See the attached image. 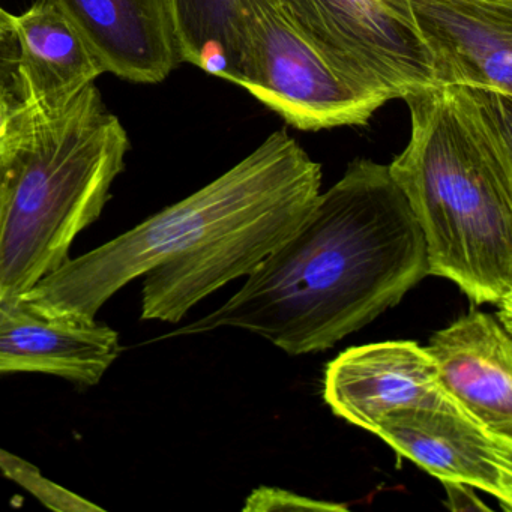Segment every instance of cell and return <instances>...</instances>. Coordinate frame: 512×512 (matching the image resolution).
Listing matches in <instances>:
<instances>
[{"label":"cell","instance_id":"1","mask_svg":"<svg viewBox=\"0 0 512 512\" xmlns=\"http://www.w3.org/2000/svg\"><path fill=\"white\" fill-rule=\"evenodd\" d=\"M425 277V242L406 197L388 166L361 158L229 301L179 334L236 328L287 355L323 352Z\"/></svg>","mask_w":512,"mask_h":512},{"label":"cell","instance_id":"2","mask_svg":"<svg viewBox=\"0 0 512 512\" xmlns=\"http://www.w3.org/2000/svg\"><path fill=\"white\" fill-rule=\"evenodd\" d=\"M403 100L410 139L388 167L421 229L428 275L497 305L512 295V95L436 85Z\"/></svg>","mask_w":512,"mask_h":512},{"label":"cell","instance_id":"3","mask_svg":"<svg viewBox=\"0 0 512 512\" xmlns=\"http://www.w3.org/2000/svg\"><path fill=\"white\" fill-rule=\"evenodd\" d=\"M131 143L97 86L37 112L20 101L0 154V302L22 298L70 260L100 218Z\"/></svg>","mask_w":512,"mask_h":512},{"label":"cell","instance_id":"4","mask_svg":"<svg viewBox=\"0 0 512 512\" xmlns=\"http://www.w3.org/2000/svg\"><path fill=\"white\" fill-rule=\"evenodd\" d=\"M241 164L247 184L238 203L199 245L143 275V320L181 322L194 305L250 275L310 214L322 166L289 134H271Z\"/></svg>","mask_w":512,"mask_h":512},{"label":"cell","instance_id":"5","mask_svg":"<svg viewBox=\"0 0 512 512\" xmlns=\"http://www.w3.org/2000/svg\"><path fill=\"white\" fill-rule=\"evenodd\" d=\"M236 85L302 131L365 125L383 101L344 79L278 0H247Z\"/></svg>","mask_w":512,"mask_h":512},{"label":"cell","instance_id":"6","mask_svg":"<svg viewBox=\"0 0 512 512\" xmlns=\"http://www.w3.org/2000/svg\"><path fill=\"white\" fill-rule=\"evenodd\" d=\"M353 86L383 103L436 86L410 0H278Z\"/></svg>","mask_w":512,"mask_h":512},{"label":"cell","instance_id":"7","mask_svg":"<svg viewBox=\"0 0 512 512\" xmlns=\"http://www.w3.org/2000/svg\"><path fill=\"white\" fill-rule=\"evenodd\" d=\"M323 398L337 418L370 433L383 416L397 409L469 416L440 382L425 347L407 340L362 344L341 352L326 365Z\"/></svg>","mask_w":512,"mask_h":512},{"label":"cell","instance_id":"8","mask_svg":"<svg viewBox=\"0 0 512 512\" xmlns=\"http://www.w3.org/2000/svg\"><path fill=\"white\" fill-rule=\"evenodd\" d=\"M373 434L440 482L470 485L511 512L512 437L469 416L436 409L392 410Z\"/></svg>","mask_w":512,"mask_h":512},{"label":"cell","instance_id":"9","mask_svg":"<svg viewBox=\"0 0 512 512\" xmlns=\"http://www.w3.org/2000/svg\"><path fill=\"white\" fill-rule=\"evenodd\" d=\"M436 85L512 95V0H410Z\"/></svg>","mask_w":512,"mask_h":512},{"label":"cell","instance_id":"10","mask_svg":"<svg viewBox=\"0 0 512 512\" xmlns=\"http://www.w3.org/2000/svg\"><path fill=\"white\" fill-rule=\"evenodd\" d=\"M425 350L464 412L487 430L512 437V334L496 314L470 311L434 332Z\"/></svg>","mask_w":512,"mask_h":512},{"label":"cell","instance_id":"11","mask_svg":"<svg viewBox=\"0 0 512 512\" xmlns=\"http://www.w3.org/2000/svg\"><path fill=\"white\" fill-rule=\"evenodd\" d=\"M119 353L118 332L97 320L50 316L23 296L0 302V374H52L92 386Z\"/></svg>","mask_w":512,"mask_h":512},{"label":"cell","instance_id":"12","mask_svg":"<svg viewBox=\"0 0 512 512\" xmlns=\"http://www.w3.org/2000/svg\"><path fill=\"white\" fill-rule=\"evenodd\" d=\"M67 17L106 73L157 85L178 67L166 0H49Z\"/></svg>","mask_w":512,"mask_h":512},{"label":"cell","instance_id":"13","mask_svg":"<svg viewBox=\"0 0 512 512\" xmlns=\"http://www.w3.org/2000/svg\"><path fill=\"white\" fill-rule=\"evenodd\" d=\"M14 37L19 47L17 95L29 109H62L106 74L79 32L49 0H37L14 16Z\"/></svg>","mask_w":512,"mask_h":512},{"label":"cell","instance_id":"14","mask_svg":"<svg viewBox=\"0 0 512 512\" xmlns=\"http://www.w3.org/2000/svg\"><path fill=\"white\" fill-rule=\"evenodd\" d=\"M181 62L238 83L247 0H166Z\"/></svg>","mask_w":512,"mask_h":512},{"label":"cell","instance_id":"15","mask_svg":"<svg viewBox=\"0 0 512 512\" xmlns=\"http://www.w3.org/2000/svg\"><path fill=\"white\" fill-rule=\"evenodd\" d=\"M0 470L17 484L34 494L47 508L59 512H98L104 511L91 500L61 487L47 479L38 467L0 448Z\"/></svg>","mask_w":512,"mask_h":512},{"label":"cell","instance_id":"16","mask_svg":"<svg viewBox=\"0 0 512 512\" xmlns=\"http://www.w3.org/2000/svg\"><path fill=\"white\" fill-rule=\"evenodd\" d=\"M245 512H274V511H320L344 512L349 506L343 503L328 502V500L310 499L293 491L278 487H259L251 491L245 500Z\"/></svg>","mask_w":512,"mask_h":512},{"label":"cell","instance_id":"17","mask_svg":"<svg viewBox=\"0 0 512 512\" xmlns=\"http://www.w3.org/2000/svg\"><path fill=\"white\" fill-rule=\"evenodd\" d=\"M11 80H14V77L0 76V154L7 146L20 106L19 95L14 94L10 86Z\"/></svg>","mask_w":512,"mask_h":512},{"label":"cell","instance_id":"18","mask_svg":"<svg viewBox=\"0 0 512 512\" xmlns=\"http://www.w3.org/2000/svg\"><path fill=\"white\" fill-rule=\"evenodd\" d=\"M17 58H19V47L14 34L0 37V76L14 77Z\"/></svg>","mask_w":512,"mask_h":512},{"label":"cell","instance_id":"19","mask_svg":"<svg viewBox=\"0 0 512 512\" xmlns=\"http://www.w3.org/2000/svg\"><path fill=\"white\" fill-rule=\"evenodd\" d=\"M497 307L500 308L499 313L496 314L497 319L502 323L503 328L512 334V295L505 296Z\"/></svg>","mask_w":512,"mask_h":512},{"label":"cell","instance_id":"20","mask_svg":"<svg viewBox=\"0 0 512 512\" xmlns=\"http://www.w3.org/2000/svg\"><path fill=\"white\" fill-rule=\"evenodd\" d=\"M14 34V16L0 7V37Z\"/></svg>","mask_w":512,"mask_h":512}]
</instances>
